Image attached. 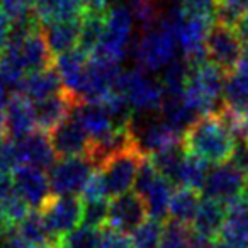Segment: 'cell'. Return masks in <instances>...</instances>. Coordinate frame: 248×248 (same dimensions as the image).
Listing matches in <instances>:
<instances>
[{
  "instance_id": "cell-1",
  "label": "cell",
  "mask_w": 248,
  "mask_h": 248,
  "mask_svg": "<svg viewBox=\"0 0 248 248\" xmlns=\"http://www.w3.org/2000/svg\"><path fill=\"white\" fill-rule=\"evenodd\" d=\"M184 148L206 163L223 165L233 160L238 140L219 112L201 116L184 133Z\"/></svg>"
},
{
  "instance_id": "cell-2",
  "label": "cell",
  "mask_w": 248,
  "mask_h": 248,
  "mask_svg": "<svg viewBox=\"0 0 248 248\" xmlns=\"http://www.w3.org/2000/svg\"><path fill=\"white\" fill-rule=\"evenodd\" d=\"M163 22L173 32L182 58L190 65L206 60V41L214 26V11L192 5H175L163 14Z\"/></svg>"
},
{
  "instance_id": "cell-3",
  "label": "cell",
  "mask_w": 248,
  "mask_h": 248,
  "mask_svg": "<svg viewBox=\"0 0 248 248\" xmlns=\"http://www.w3.org/2000/svg\"><path fill=\"white\" fill-rule=\"evenodd\" d=\"M224 80L226 75L207 60L190 65L184 97L197 117L219 112L223 109Z\"/></svg>"
},
{
  "instance_id": "cell-4",
  "label": "cell",
  "mask_w": 248,
  "mask_h": 248,
  "mask_svg": "<svg viewBox=\"0 0 248 248\" xmlns=\"http://www.w3.org/2000/svg\"><path fill=\"white\" fill-rule=\"evenodd\" d=\"M177 51L179 46L173 38V32L163 22V19L155 28L140 31L138 39L131 48L136 68L150 75L162 73L177 58Z\"/></svg>"
},
{
  "instance_id": "cell-5",
  "label": "cell",
  "mask_w": 248,
  "mask_h": 248,
  "mask_svg": "<svg viewBox=\"0 0 248 248\" xmlns=\"http://www.w3.org/2000/svg\"><path fill=\"white\" fill-rule=\"evenodd\" d=\"M116 90L126 99L136 116L160 114L163 104V87L158 78L140 68L121 72L116 82Z\"/></svg>"
},
{
  "instance_id": "cell-6",
  "label": "cell",
  "mask_w": 248,
  "mask_h": 248,
  "mask_svg": "<svg viewBox=\"0 0 248 248\" xmlns=\"http://www.w3.org/2000/svg\"><path fill=\"white\" fill-rule=\"evenodd\" d=\"M135 19L129 11V5H114L109 7L106 14V29L97 49L90 56L109 60L121 65L126 60L131 46L133 31H135Z\"/></svg>"
},
{
  "instance_id": "cell-7",
  "label": "cell",
  "mask_w": 248,
  "mask_h": 248,
  "mask_svg": "<svg viewBox=\"0 0 248 248\" xmlns=\"http://www.w3.org/2000/svg\"><path fill=\"white\" fill-rule=\"evenodd\" d=\"M129 129L133 133L135 145L143 155H153L165 148L182 145L184 133L169 124L160 114L153 116H136L133 114L128 121Z\"/></svg>"
},
{
  "instance_id": "cell-8",
  "label": "cell",
  "mask_w": 248,
  "mask_h": 248,
  "mask_svg": "<svg viewBox=\"0 0 248 248\" xmlns=\"http://www.w3.org/2000/svg\"><path fill=\"white\" fill-rule=\"evenodd\" d=\"M135 192L145 201L150 217L158 221L169 217L170 199L173 194L172 182L165 179L162 173H158V170L152 165L148 158L143 160L141 167H140L135 182Z\"/></svg>"
},
{
  "instance_id": "cell-9",
  "label": "cell",
  "mask_w": 248,
  "mask_h": 248,
  "mask_svg": "<svg viewBox=\"0 0 248 248\" xmlns=\"http://www.w3.org/2000/svg\"><path fill=\"white\" fill-rule=\"evenodd\" d=\"M143 160H145V155L140 152L138 146H131V148L110 156L102 165L97 167L102 172L109 197L123 196V194L129 192L131 187H135Z\"/></svg>"
},
{
  "instance_id": "cell-10",
  "label": "cell",
  "mask_w": 248,
  "mask_h": 248,
  "mask_svg": "<svg viewBox=\"0 0 248 248\" xmlns=\"http://www.w3.org/2000/svg\"><path fill=\"white\" fill-rule=\"evenodd\" d=\"M97 167L89 156L60 158L49 169V186L53 196H75L82 194L89 177Z\"/></svg>"
},
{
  "instance_id": "cell-11",
  "label": "cell",
  "mask_w": 248,
  "mask_h": 248,
  "mask_svg": "<svg viewBox=\"0 0 248 248\" xmlns=\"http://www.w3.org/2000/svg\"><path fill=\"white\" fill-rule=\"evenodd\" d=\"M243 43L234 28L219 24L214 21L206 41V60L221 70L224 75L231 73L238 66L243 53Z\"/></svg>"
},
{
  "instance_id": "cell-12",
  "label": "cell",
  "mask_w": 248,
  "mask_h": 248,
  "mask_svg": "<svg viewBox=\"0 0 248 248\" xmlns=\"http://www.w3.org/2000/svg\"><path fill=\"white\" fill-rule=\"evenodd\" d=\"M247 180L248 175L236 162H228L223 165H216L209 170L202 192L209 199H214L228 206L230 202L243 196Z\"/></svg>"
},
{
  "instance_id": "cell-13",
  "label": "cell",
  "mask_w": 248,
  "mask_h": 248,
  "mask_svg": "<svg viewBox=\"0 0 248 248\" xmlns=\"http://www.w3.org/2000/svg\"><path fill=\"white\" fill-rule=\"evenodd\" d=\"M7 48L14 53L28 75L55 65V58L48 48L43 28L34 29L28 34H12L11 32Z\"/></svg>"
},
{
  "instance_id": "cell-14",
  "label": "cell",
  "mask_w": 248,
  "mask_h": 248,
  "mask_svg": "<svg viewBox=\"0 0 248 248\" xmlns=\"http://www.w3.org/2000/svg\"><path fill=\"white\" fill-rule=\"evenodd\" d=\"M49 233L56 241L80 226L83 213L82 199L75 196H53L39 209Z\"/></svg>"
},
{
  "instance_id": "cell-15",
  "label": "cell",
  "mask_w": 248,
  "mask_h": 248,
  "mask_svg": "<svg viewBox=\"0 0 248 248\" xmlns=\"http://www.w3.org/2000/svg\"><path fill=\"white\" fill-rule=\"evenodd\" d=\"M148 217L146 204L136 192H126L123 196L112 197L109 202V221L107 226L129 234L141 226Z\"/></svg>"
},
{
  "instance_id": "cell-16",
  "label": "cell",
  "mask_w": 248,
  "mask_h": 248,
  "mask_svg": "<svg viewBox=\"0 0 248 248\" xmlns=\"http://www.w3.org/2000/svg\"><path fill=\"white\" fill-rule=\"evenodd\" d=\"M49 140L58 158L87 156L92 146L90 136L87 135V131L73 114L49 135Z\"/></svg>"
},
{
  "instance_id": "cell-17",
  "label": "cell",
  "mask_w": 248,
  "mask_h": 248,
  "mask_svg": "<svg viewBox=\"0 0 248 248\" xmlns=\"http://www.w3.org/2000/svg\"><path fill=\"white\" fill-rule=\"evenodd\" d=\"M5 116V138L12 141L26 138L36 131V114L34 104L24 97L22 93L16 92L9 97L7 106L4 109Z\"/></svg>"
},
{
  "instance_id": "cell-18",
  "label": "cell",
  "mask_w": 248,
  "mask_h": 248,
  "mask_svg": "<svg viewBox=\"0 0 248 248\" xmlns=\"http://www.w3.org/2000/svg\"><path fill=\"white\" fill-rule=\"evenodd\" d=\"M12 180H14L17 192L21 194V197L29 207L39 211L53 197L49 177L46 175L45 170L22 165L14 172Z\"/></svg>"
},
{
  "instance_id": "cell-19",
  "label": "cell",
  "mask_w": 248,
  "mask_h": 248,
  "mask_svg": "<svg viewBox=\"0 0 248 248\" xmlns=\"http://www.w3.org/2000/svg\"><path fill=\"white\" fill-rule=\"evenodd\" d=\"M17 150L19 156H21V163L26 167H32V169L39 170H48L56 163V152L51 145L49 135L36 129L26 138L19 140Z\"/></svg>"
},
{
  "instance_id": "cell-20",
  "label": "cell",
  "mask_w": 248,
  "mask_h": 248,
  "mask_svg": "<svg viewBox=\"0 0 248 248\" xmlns=\"http://www.w3.org/2000/svg\"><path fill=\"white\" fill-rule=\"evenodd\" d=\"M87 63H89V56L78 48L55 58V68L63 82V90L75 100V104L78 102L80 90H82L83 78H85Z\"/></svg>"
},
{
  "instance_id": "cell-21",
  "label": "cell",
  "mask_w": 248,
  "mask_h": 248,
  "mask_svg": "<svg viewBox=\"0 0 248 248\" xmlns=\"http://www.w3.org/2000/svg\"><path fill=\"white\" fill-rule=\"evenodd\" d=\"M75 100L63 90L58 95H53L46 100L34 104L36 124L38 129L46 135H51L63 121H66L73 112Z\"/></svg>"
},
{
  "instance_id": "cell-22",
  "label": "cell",
  "mask_w": 248,
  "mask_h": 248,
  "mask_svg": "<svg viewBox=\"0 0 248 248\" xmlns=\"http://www.w3.org/2000/svg\"><path fill=\"white\" fill-rule=\"evenodd\" d=\"M72 114L78 119V123L82 124V128L90 136L92 143L102 141L104 138H107L119 126L100 104H75Z\"/></svg>"
},
{
  "instance_id": "cell-23",
  "label": "cell",
  "mask_w": 248,
  "mask_h": 248,
  "mask_svg": "<svg viewBox=\"0 0 248 248\" xmlns=\"http://www.w3.org/2000/svg\"><path fill=\"white\" fill-rule=\"evenodd\" d=\"M24 97H28L32 104L46 100L53 95H58L63 92V82L60 78L58 72H56L55 65L49 68L39 70V72L29 73L24 80H22L21 87L17 90Z\"/></svg>"
},
{
  "instance_id": "cell-24",
  "label": "cell",
  "mask_w": 248,
  "mask_h": 248,
  "mask_svg": "<svg viewBox=\"0 0 248 248\" xmlns=\"http://www.w3.org/2000/svg\"><path fill=\"white\" fill-rule=\"evenodd\" d=\"M80 29H82V17L43 26V34H45L48 48L55 58L63 53L78 48Z\"/></svg>"
},
{
  "instance_id": "cell-25",
  "label": "cell",
  "mask_w": 248,
  "mask_h": 248,
  "mask_svg": "<svg viewBox=\"0 0 248 248\" xmlns=\"http://www.w3.org/2000/svg\"><path fill=\"white\" fill-rule=\"evenodd\" d=\"M224 219H226V206L214 199H209V197H204L201 199L199 209H197L190 230L199 236L213 241L214 238L221 236Z\"/></svg>"
},
{
  "instance_id": "cell-26",
  "label": "cell",
  "mask_w": 248,
  "mask_h": 248,
  "mask_svg": "<svg viewBox=\"0 0 248 248\" xmlns=\"http://www.w3.org/2000/svg\"><path fill=\"white\" fill-rule=\"evenodd\" d=\"M221 240L241 248H248V201L238 197L226 206V219Z\"/></svg>"
},
{
  "instance_id": "cell-27",
  "label": "cell",
  "mask_w": 248,
  "mask_h": 248,
  "mask_svg": "<svg viewBox=\"0 0 248 248\" xmlns=\"http://www.w3.org/2000/svg\"><path fill=\"white\" fill-rule=\"evenodd\" d=\"M85 2L87 0H34V14L41 26L80 19L85 14Z\"/></svg>"
},
{
  "instance_id": "cell-28",
  "label": "cell",
  "mask_w": 248,
  "mask_h": 248,
  "mask_svg": "<svg viewBox=\"0 0 248 248\" xmlns=\"http://www.w3.org/2000/svg\"><path fill=\"white\" fill-rule=\"evenodd\" d=\"M31 207L26 204L14 186L12 177H0V214L4 216L9 228H14L31 213Z\"/></svg>"
},
{
  "instance_id": "cell-29",
  "label": "cell",
  "mask_w": 248,
  "mask_h": 248,
  "mask_svg": "<svg viewBox=\"0 0 248 248\" xmlns=\"http://www.w3.org/2000/svg\"><path fill=\"white\" fill-rule=\"evenodd\" d=\"M248 104V46L243 48L238 66L224 80V106L241 107Z\"/></svg>"
},
{
  "instance_id": "cell-30",
  "label": "cell",
  "mask_w": 248,
  "mask_h": 248,
  "mask_svg": "<svg viewBox=\"0 0 248 248\" xmlns=\"http://www.w3.org/2000/svg\"><path fill=\"white\" fill-rule=\"evenodd\" d=\"M12 231L22 241L36 248H56V245H58L56 238L49 233L39 211H31L17 226L12 228Z\"/></svg>"
},
{
  "instance_id": "cell-31",
  "label": "cell",
  "mask_w": 248,
  "mask_h": 248,
  "mask_svg": "<svg viewBox=\"0 0 248 248\" xmlns=\"http://www.w3.org/2000/svg\"><path fill=\"white\" fill-rule=\"evenodd\" d=\"M199 194L197 190L186 189V187H179L173 190L172 199H170L169 207V219L170 223L180 224V226L190 228L194 223V217L199 209Z\"/></svg>"
},
{
  "instance_id": "cell-32",
  "label": "cell",
  "mask_w": 248,
  "mask_h": 248,
  "mask_svg": "<svg viewBox=\"0 0 248 248\" xmlns=\"http://www.w3.org/2000/svg\"><path fill=\"white\" fill-rule=\"evenodd\" d=\"M207 173H209L207 163L204 160L197 158L196 155H190V153L186 152L172 182L180 187H186V189L199 190L204 187Z\"/></svg>"
},
{
  "instance_id": "cell-33",
  "label": "cell",
  "mask_w": 248,
  "mask_h": 248,
  "mask_svg": "<svg viewBox=\"0 0 248 248\" xmlns=\"http://www.w3.org/2000/svg\"><path fill=\"white\" fill-rule=\"evenodd\" d=\"M106 14H97V12H85L82 16V29H80L78 49L90 56L99 46L100 39L106 29Z\"/></svg>"
},
{
  "instance_id": "cell-34",
  "label": "cell",
  "mask_w": 248,
  "mask_h": 248,
  "mask_svg": "<svg viewBox=\"0 0 248 248\" xmlns=\"http://www.w3.org/2000/svg\"><path fill=\"white\" fill-rule=\"evenodd\" d=\"M163 231L165 224L163 221L148 217L141 226H138L131 233V248H162Z\"/></svg>"
},
{
  "instance_id": "cell-35",
  "label": "cell",
  "mask_w": 248,
  "mask_h": 248,
  "mask_svg": "<svg viewBox=\"0 0 248 248\" xmlns=\"http://www.w3.org/2000/svg\"><path fill=\"white\" fill-rule=\"evenodd\" d=\"M129 11L135 19V24L140 26L141 31L155 28L163 19V12L158 0H131Z\"/></svg>"
},
{
  "instance_id": "cell-36",
  "label": "cell",
  "mask_w": 248,
  "mask_h": 248,
  "mask_svg": "<svg viewBox=\"0 0 248 248\" xmlns=\"http://www.w3.org/2000/svg\"><path fill=\"white\" fill-rule=\"evenodd\" d=\"M184 155H186V148H184V143H182V145L170 146V148H165L162 152L153 153L148 158L152 162V165L158 170V173H162L165 179H169L172 182Z\"/></svg>"
},
{
  "instance_id": "cell-37",
  "label": "cell",
  "mask_w": 248,
  "mask_h": 248,
  "mask_svg": "<svg viewBox=\"0 0 248 248\" xmlns=\"http://www.w3.org/2000/svg\"><path fill=\"white\" fill-rule=\"evenodd\" d=\"M248 14V0H214V21L234 28Z\"/></svg>"
},
{
  "instance_id": "cell-38",
  "label": "cell",
  "mask_w": 248,
  "mask_h": 248,
  "mask_svg": "<svg viewBox=\"0 0 248 248\" xmlns=\"http://www.w3.org/2000/svg\"><path fill=\"white\" fill-rule=\"evenodd\" d=\"M99 241L100 231L82 224L72 233L60 238L56 248H99Z\"/></svg>"
},
{
  "instance_id": "cell-39",
  "label": "cell",
  "mask_w": 248,
  "mask_h": 248,
  "mask_svg": "<svg viewBox=\"0 0 248 248\" xmlns=\"http://www.w3.org/2000/svg\"><path fill=\"white\" fill-rule=\"evenodd\" d=\"M223 119L233 131L234 138L241 141V145L248 143V104L241 107H228L223 106L219 110Z\"/></svg>"
},
{
  "instance_id": "cell-40",
  "label": "cell",
  "mask_w": 248,
  "mask_h": 248,
  "mask_svg": "<svg viewBox=\"0 0 248 248\" xmlns=\"http://www.w3.org/2000/svg\"><path fill=\"white\" fill-rule=\"evenodd\" d=\"M83 202V201H82ZM109 221V202L107 201H92V202H83L82 213V224L93 230H102Z\"/></svg>"
},
{
  "instance_id": "cell-41",
  "label": "cell",
  "mask_w": 248,
  "mask_h": 248,
  "mask_svg": "<svg viewBox=\"0 0 248 248\" xmlns=\"http://www.w3.org/2000/svg\"><path fill=\"white\" fill-rule=\"evenodd\" d=\"M19 167H22V163L17 143L4 138L0 141V177H12Z\"/></svg>"
},
{
  "instance_id": "cell-42",
  "label": "cell",
  "mask_w": 248,
  "mask_h": 248,
  "mask_svg": "<svg viewBox=\"0 0 248 248\" xmlns=\"http://www.w3.org/2000/svg\"><path fill=\"white\" fill-rule=\"evenodd\" d=\"M192 230L175 223H167L163 231L162 248H192Z\"/></svg>"
},
{
  "instance_id": "cell-43",
  "label": "cell",
  "mask_w": 248,
  "mask_h": 248,
  "mask_svg": "<svg viewBox=\"0 0 248 248\" xmlns=\"http://www.w3.org/2000/svg\"><path fill=\"white\" fill-rule=\"evenodd\" d=\"M0 12L11 22L34 16V0H0Z\"/></svg>"
},
{
  "instance_id": "cell-44",
  "label": "cell",
  "mask_w": 248,
  "mask_h": 248,
  "mask_svg": "<svg viewBox=\"0 0 248 248\" xmlns=\"http://www.w3.org/2000/svg\"><path fill=\"white\" fill-rule=\"evenodd\" d=\"M107 187L104 182V177L100 169H95L92 175L89 177L85 187L82 190V201L83 202H92V201H107Z\"/></svg>"
},
{
  "instance_id": "cell-45",
  "label": "cell",
  "mask_w": 248,
  "mask_h": 248,
  "mask_svg": "<svg viewBox=\"0 0 248 248\" xmlns=\"http://www.w3.org/2000/svg\"><path fill=\"white\" fill-rule=\"evenodd\" d=\"M99 248H131V240L128 234L121 233L110 226H104L100 230Z\"/></svg>"
},
{
  "instance_id": "cell-46",
  "label": "cell",
  "mask_w": 248,
  "mask_h": 248,
  "mask_svg": "<svg viewBox=\"0 0 248 248\" xmlns=\"http://www.w3.org/2000/svg\"><path fill=\"white\" fill-rule=\"evenodd\" d=\"M11 29H12V22L7 19V16H4L0 12V55L4 53V49L7 48V45H9Z\"/></svg>"
},
{
  "instance_id": "cell-47",
  "label": "cell",
  "mask_w": 248,
  "mask_h": 248,
  "mask_svg": "<svg viewBox=\"0 0 248 248\" xmlns=\"http://www.w3.org/2000/svg\"><path fill=\"white\" fill-rule=\"evenodd\" d=\"M234 162L245 170V173L248 175V143L241 145L240 148L236 150V155H234Z\"/></svg>"
},
{
  "instance_id": "cell-48",
  "label": "cell",
  "mask_w": 248,
  "mask_h": 248,
  "mask_svg": "<svg viewBox=\"0 0 248 248\" xmlns=\"http://www.w3.org/2000/svg\"><path fill=\"white\" fill-rule=\"evenodd\" d=\"M234 31H236V34L240 36L241 43H243L245 46H248V14L243 16V17L236 22Z\"/></svg>"
},
{
  "instance_id": "cell-49",
  "label": "cell",
  "mask_w": 248,
  "mask_h": 248,
  "mask_svg": "<svg viewBox=\"0 0 248 248\" xmlns=\"http://www.w3.org/2000/svg\"><path fill=\"white\" fill-rule=\"evenodd\" d=\"M179 5H192V7L211 9L214 11V0H175Z\"/></svg>"
},
{
  "instance_id": "cell-50",
  "label": "cell",
  "mask_w": 248,
  "mask_h": 248,
  "mask_svg": "<svg viewBox=\"0 0 248 248\" xmlns=\"http://www.w3.org/2000/svg\"><path fill=\"white\" fill-rule=\"evenodd\" d=\"M9 100V93H7V87L0 82V109H5Z\"/></svg>"
},
{
  "instance_id": "cell-51",
  "label": "cell",
  "mask_w": 248,
  "mask_h": 248,
  "mask_svg": "<svg viewBox=\"0 0 248 248\" xmlns=\"http://www.w3.org/2000/svg\"><path fill=\"white\" fill-rule=\"evenodd\" d=\"M5 138V116L4 109H0V141Z\"/></svg>"
},
{
  "instance_id": "cell-52",
  "label": "cell",
  "mask_w": 248,
  "mask_h": 248,
  "mask_svg": "<svg viewBox=\"0 0 248 248\" xmlns=\"http://www.w3.org/2000/svg\"><path fill=\"white\" fill-rule=\"evenodd\" d=\"M213 248H241V247H236V245L230 243V241H224V240H219V241H214Z\"/></svg>"
},
{
  "instance_id": "cell-53",
  "label": "cell",
  "mask_w": 248,
  "mask_h": 248,
  "mask_svg": "<svg viewBox=\"0 0 248 248\" xmlns=\"http://www.w3.org/2000/svg\"><path fill=\"white\" fill-rule=\"evenodd\" d=\"M0 248H2V238H0Z\"/></svg>"
}]
</instances>
